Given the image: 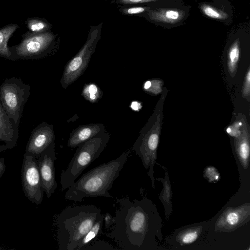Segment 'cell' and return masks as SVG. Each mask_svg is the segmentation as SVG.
Wrapping results in <instances>:
<instances>
[{"label":"cell","mask_w":250,"mask_h":250,"mask_svg":"<svg viewBox=\"0 0 250 250\" xmlns=\"http://www.w3.org/2000/svg\"><path fill=\"white\" fill-rule=\"evenodd\" d=\"M21 179L24 195L33 203L40 205L42 201L44 191L37 158L26 153L23 156Z\"/></svg>","instance_id":"obj_8"},{"label":"cell","mask_w":250,"mask_h":250,"mask_svg":"<svg viewBox=\"0 0 250 250\" xmlns=\"http://www.w3.org/2000/svg\"><path fill=\"white\" fill-rule=\"evenodd\" d=\"M150 9L147 6H134L122 7L120 12L125 15H133L144 13Z\"/></svg>","instance_id":"obj_24"},{"label":"cell","mask_w":250,"mask_h":250,"mask_svg":"<svg viewBox=\"0 0 250 250\" xmlns=\"http://www.w3.org/2000/svg\"><path fill=\"white\" fill-rule=\"evenodd\" d=\"M202 229V226L187 228L177 234L176 240L181 246L190 244L197 239Z\"/></svg>","instance_id":"obj_20"},{"label":"cell","mask_w":250,"mask_h":250,"mask_svg":"<svg viewBox=\"0 0 250 250\" xmlns=\"http://www.w3.org/2000/svg\"><path fill=\"white\" fill-rule=\"evenodd\" d=\"M116 250L109 244L102 241H98L93 244H90L83 249V250Z\"/></svg>","instance_id":"obj_28"},{"label":"cell","mask_w":250,"mask_h":250,"mask_svg":"<svg viewBox=\"0 0 250 250\" xmlns=\"http://www.w3.org/2000/svg\"><path fill=\"white\" fill-rule=\"evenodd\" d=\"M204 177L210 182H216L219 180L220 174L215 167H208L204 171Z\"/></svg>","instance_id":"obj_27"},{"label":"cell","mask_w":250,"mask_h":250,"mask_svg":"<svg viewBox=\"0 0 250 250\" xmlns=\"http://www.w3.org/2000/svg\"><path fill=\"white\" fill-rule=\"evenodd\" d=\"M161 81L153 80L146 81L143 85L144 89L148 92L157 94L161 91Z\"/></svg>","instance_id":"obj_23"},{"label":"cell","mask_w":250,"mask_h":250,"mask_svg":"<svg viewBox=\"0 0 250 250\" xmlns=\"http://www.w3.org/2000/svg\"><path fill=\"white\" fill-rule=\"evenodd\" d=\"M129 153L128 150L116 159L102 164L83 174L67 188L64 198L74 202H80L85 197L111 198L109 190L119 177Z\"/></svg>","instance_id":"obj_2"},{"label":"cell","mask_w":250,"mask_h":250,"mask_svg":"<svg viewBox=\"0 0 250 250\" xmlns=\"http://www.w3.org/2000/svg\"><path fill=\"white\" fill-rule=\"evenodd\" d=\"M6 169V166L4 162V158L2 157L0 158V178L4 173Z\"/></svg>","instance_id":"obj_31"},{"label":"cell","mask_w":250,"mask_h":250,"mask_svg":"<svg viewBox=\"0 0 250 250\" xmlns=\"http://www.w3.org/2000/svg\"><path fill=\"white\" fill-rule=\"evenodd\" d=\"M200 7L205 15L212 19L225 20L229 16L226 11L210 4H202Z\"/></svg>","instance_id":"obj_21"},{"label":"cell","mask_w":250,"mask_h":250,"mask_svg":"<svg viewBox=\"0 0 250 250\" xmlns=\"http://www.w3.org/2000/svg\"><path fill=\"white\" fill-rule=\"evenodd\" d=\"M56 159L54 143L37 158L42 188L48 198L53 195L57 188L54 167Z\"/></svg>","instance_id":"obj_9"},{"label":"cell","mask_w":250,"mask_h":250,"mask_svg":"<svg viewBox=\"0 0 250 250\" xmlns=\"http://www.w3.org/2000/svg\"><path fill=\"white\" fill-rule=\"evenodd\" d=\"M28 31L32 33H41L51 31L52 25L44 18H28L25 21Z\"/></svg>","instance_id":"obj_18"},{"label":"cell","mask_w":250,"mask_h":250,"mask_svg":"<svg viewBox=\"0 0 250 250\" xmlns=\"http://www.w3.org/2000/svg\"><path fill=\"white\" fill-rule=\"evenodd\" d=\"M159 0H116L115 3L117 4L129 5L149 3Z\"/></svg>","instance_id":"obj_29"},{"label":"cell","mask_w":250,"mask_h":250,"mask_svg":"<svg viewBox=\"0 0 250 250\" xmlns=\"http://www.w3.org/2000/svg\"><path fill=\"white\" fill-rule=\"evenodd\" d=\"M250 206L246 203L236 208H226L215 223V231L230 232L250 220Z\"/></svg>","instance_id":"obj_10"},{"label":"cell","mask_w":250,"mask_h":250,"mask_svg":"<svg viewBox=\"0 0 250 250\" xmlns=\"http://www.w3.org/2000/svg\"><path fill=\"white\" fill-rule=\"evenodd\" d=\"M146 15L150 20L165 24L178 23L186 17L185 12L178 8H163L148 10Z\"/></svg>","instance_id":"obj_14"},{"label":"cell","mask_w":250,"mask_h":250,"mask_svg":"<svg viewBox=\"0 0 250 250\" xmlns=\"http://www.w3.org/2000/svg\"><path fill=\"white\" fill-rule=\"evenodd\" d=\"M0 95L6 110L10 114L15 115L20 106V96L17 89L13 85L6 84L1 87Z\"/></svg>","instance_id":"obj_15"},{"label":"cell","mask_w":250,"mask_h":250,"mask_svg":"<svg viewBox=\"0 0 250 250\" xmlns=\"http://www.w3.org/2000/svg\"><path fill=\"white\" fill-rule=\"evenodd\" d=\"M117 202L120 207L113 217L111 231L106 235L123 250L149 249L153 232L152 203L146 198L132 201L123 197Z\"/></svg>","instance_id":"obj_1"},{"label":"cell","mask_w":250,"mask_h":250,"mask_svg":"<svg viewBox=\"0 0 250 250\" xmlns=\"http://www.w3.org/2000/svg\"><path fill=\"white\" fill-rule=\"evenodd\" d=\"M55 135L52 125H46L36 130L29 139L25 153L37 158L52 143Z\"/></svg>","instance_id":"obj_11"},{"label":"cell","mask_w":250,"mask_h":250,"mask_svg":"<svg viewBox=\"0 0 250 250\" xmlns=\"http://www.w3.org/2000/svg\"><path fill=\"white\" fill-rule=\"evenodd\" d=\"M105 131L104 125L100 123L79 126L71 132L67 146L70 147H78L81 144Z\"/></svg>","instance_id":"obj_12"},{"label":"cell","mask_w":250,"mask_h":250,"mask_svg":"<svg viewBox=\"0 0 250 250\" xmlns=\"http://www.w3.org/2000/svg\"><path fill=\"white\" fill-rule=\"evenodd\" d=\"M20 43L10 47L11 53L18 57L27 58L41 55L50 50L54 45L56 35L49 31L41 33L27 31L21 35Z\"/></svg>","instance_id":"obj_7"},{"label":"cell","mask_w":250,"mask_h":250,"mask_svg":"<svg viewBox=\"0 0 250 250\" xmlns=\"http://www.w3.org/2000/svg\"><path fill=\"white\" fill-rule=\"evenodd\" d=\"M163 183L164 188L160 195V198L163 203L171 206L170 199L172 195L170 185L168 179V180H165Z\"/></svg>","instance_id":"obj_25"},{"label":"cell","mask_w":250,"mask_h":250,"mask_svg":"<svg viewBox=\"0 0 250 250\" xmlns=\"http://www.w3.org/2000/svg\"><path fill=\"white\" fill-rule=\"evenodd\" d=\"M103 23L90 26L87 40L78 53L67 63L61 79L65 89L81 76L86 69L101 36Z\"/></svg>","instance_id":"obj_5"},{"label":"cell","mask_w":250,"mask_h":250,"mask_svg":"<svg viewBox=\"0 0 250 250\" xmlns=\"http://www.w3.org/2000/svg\"><path fill=\"white\" fill-rule=\"evenodd\" d=\"M104 223L106 229L111 228L113 223V217L110 213L106 212L104 214Z\"/></svg>","instance_id":"obj_30"},{"label":"cell","mask_w":250,"mask_h":250,"mask_svg":"<svg viewBox=\"0 0 250 250\" xmlns=\"http://www.w3.org/2000/svg\"><path fill=\"white\" fill-rule=\"evenodd\" d=\"M101 214L93 205L68 206L56 217L60 250H75L78 244Z\"/></svg>","instance_id":"obj_3"},{"label":"cell","mask_w":250,"mask_h":250,"mask_svg":"<svg viewBox=\"0 0 250 250\" xmlns=\"http://www.w3.org/2000/svg\"><path fill=\"white\" fill-rule=\"evenodd\" d=\"M240 42L237 39L231 45L228 52V68L230 75L232 77L235 75L240 57Z\"/></svg>","instance_id":"obj_19"},{"label":"cell","mask_w":250,"mask_h":250,"mask_svg":"<svg viewBox=\"0 0 250 250\" xmlns=\"http://www.w3.org/2000/svg\"><path fill=\"white\" fill-rule=\"evenodd\" d=\"M130 107L134 110L138 111L142 106L140 103L138 102L134 101L131 103Z\"/></svg>","instance_id":"obj_32"},{"label":"cell","mask_w":250,"mask_h":250,"mask_svg":"<svg viewBox=\"0 0 250 250\" xmlns=\"http://www.w3.org/2000/svg\"><path fill=\"white\" fill-rule=\"evenodd\" d=\"M242 122L240 134L234 138L235 151L239 161L244 168L249 167L250 158V133L247 121L240 116Z\"/></svg>","instance_id":"obj_13"},{"label":"cell","mask_w":250,"mask_h":250,"mask_svg":"<svg viewBox=\"0 0 250 250\" xmlns=\"http://www.w3.org/2000/svg\"><path fill=\"white\" fill-rule=\"evenodd\" d=\"M110 138L106 131L81 144L60 177L61 189L64 190L77 179L83 171L100 156Z\"/></svg>","instance_id":"obj_4"},{"label":"cell","mask_w":250,"mask_h":250,"mask_svg":"<svg viewBox=\"0 0 250 250\" xmlns=\"http://www.w3.org/2000/svg\"><path fill=\"white\" fill-rule=\"evenodd\" d=\"M242 96L248 101L250 99V68L246 72L242 90Z\"/></svg>","instance_id":"obj_26"},{"label":"cell","mask_w":250,"mask_h":250,"mask_svg":"<svg viewBox=\"0 0 250 250\" xmlns=\"http://www.w3.org/2000/svg\"><path fill=\"white\" fill-rule=\"evenodd\" d=\"M161 118L159 115L151 128L145 133L140 135L133 145L132 150L141 159L146 169L149 168L148 175L155 188L153 167L157 158V149L161 128Z\"/></svg>","instance_id":"obj_6"},{"label":"cell","mask_w":250,"mask_h":250,"mask_svg":"<svg viewBox=\"0 0 250 250\" xmlns=\"http://www.w3.org/2000/svg\"><path fill=\"white\" fill-rule=\"evenodd\" d=\"M19 28L18 24L12 23L0 28V55L6 58L10 57L11 52L7 46L8 42L14 33Z\"/></svg>","instance_id":"obj_16"},{"label":"cell","mask_w":250,"mask_h":250,"mask_svg":"<svg viewBox=\"0 0 250 250\" xmlns=\"http://www.w3.org/2000/svg\"><path fill=\"white\" fill-rule=\"evenodd\" d=\"M103 223L104 214L101 213L92 227L80 240L75 250H83V248L90 245L91 241L100 233Z\"/></svg>","instance_id":"obj_17"},{"label":"cell","mask_w":250,"mask_h":250,"mask_svg":"<svg viewBox=\"0 0 250 250\" xmlns=\"http://www.w3.org/2000/svg\"><path fill=\"white\" fill-rule=\"evenodd\" d=\"M102 94V91L96 84L90 83L84 85L82 95L87 101L94 103L100 100Z\"/></svg>","instance_id":"obj_22"}]
</instances>
